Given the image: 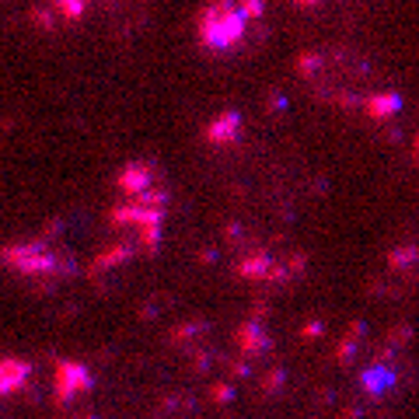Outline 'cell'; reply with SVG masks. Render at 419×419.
<instances>
[{
	"label": "cell",
	"mask_w": 419,
	"mask_h": 419,
	"mask_svg": "<svg viewBox=\"0 0 419 419\" xmlns=\"http://www.w3.org/2000/svg\"><path fill=\"white\" fill-rule=\"evenodd\" d=\"M245 14L238 11L234 0H217L199 11V42L206 49H227L245 35Z\"/></svg>",
	"instance_id": "obj_1"
},
{
	"label": "cell",
	"mask_w": 419,
	"mask_h": 419,
	"mask_svg": "<svg viewBox=\"0 0 419 419\" xmlns=\"http://www.w3.org/2000/svg\"><path fill=\"white\" fill-rule=\"evenodd\" d=\"M91 385H94V378H91V371H88L84 363H77V360L57 363V381H52V388H57V405L74 402V398L84 395Z\"/></svg>",
	"instance_id": "obj_2"
},
{
	"label": "cell",
	"mask_w": 419,
	"mask_h": 419,
	"mask_svg": "<svg viewBox=\"0 0 419 419\" xmlns=\"http://www.w3.org/2000/svg\"><path fill=\"white\" fill-rule=\"evenodd\" d=\"M32 374V363L28 360H11L4 356L0 360V395H11V391H21L25 381Z\"/></svg>",
	"instance_id": "obj_3"
},
{
	"label": "cell",
	"mask_w": 419,
	"mask_h": 419,
	"mask_svg": "<svg viewBox=\"0 0 419 419\" xmlns=\"http://www.w3.org/2000/svg\"><path fill=\"white\" fill-rule=\"evenodd\" d=\"M147 185H154V168L150 165H126V172L119 175V189L126 192V199H133Z\"/></svg>",
	"instance_id": "obj_4"
},
{
	"label": "cell",
	"mask_w": 419,
	"mask_h": 419,
	"mask_svg": "<svg viewBox=\"0 0 419 419\" xmlns=\"http://www.w3.org/2000/svg\"><path fill=\"white\" fill-rule=\"evenodd\" d=\"M360 385H363L367 391H371V395H385V391L395 385V374L388 371L385 363H374V367H367V371H363Z\"/></svg>",
	"instance_id": "obj_5"
},
{
	"label": "cell",
	"mask_w": 419,
	"mask_h": 419,
	"mask_svg": "<svg viewBox=\"0 0 419 419\" xmlns=\"http://www.w3.org/2000/svg\"><path fill=\"white\" fill-rule=\"evenodd\" d=\"M363 105H367V116L371 119H388V116H395L402 109V98L398 94H374V98H367Z\"/></svg>",
	"instance_id": "obj_6"
},
{
	"label": "cell",
	"mask_w": 419,
	"mask_h": 419,
	"mask_svg": "<svg viewBox=\"0 0 419 419\" xmlns=\"http://www.w3.org/2000/svg\"><path fill=\"white\" fill-rule=\"evenodd\" d=\"M238 130H241V116H238V112H224L214 126L206 130V136H210V140H217V143H227V140L238 136Z\"/></svg>",
	"instance_id": "obj_7"
},
{
	"label": "cell",
	"mask_w": 419,
	"mask_h": 419,
	"mask_svg": "<svg viewBox=\"0 0 419 419\" xmlns=\"http://www.w3.org/2000/svg\"><path fill=\"white\" fill-rule=\"evenodd\" d=\"M238 343H241V349L248 353V356H255V353H262L269 346V336L262 332L255 322H248V325H241V332H238Z\"/></svg>",
	"instance_id": "obj_8"
},
{
	"label": "cell",
	"mask_w": 419,
	"mask_h": 419,
	"mask_svg": "<svg viewBox=\"0 0 419 419\" xmlns=\"http://www.w3.org/2000/svg\"><path fill=\"white\" fill-rule=\"evenodd\" d=\"M269 266H273V262H269L266 252H252L248 258L238 262V273L248 276V280H266V269H269Z\"/></svg>",
	"instance_id": "obj_9"
},
{
	"label": "cell",
	"mask_w": 419,
	"mask_h": 419,
	"mask_svg": "<svg viewBox=\"0 0 419 419\" xmlns=\"http://www.w3.org/2000/svg\"><path fill=\"white\" fill-rule=\"evenodd\" d=\"M412 258H416V252H412V248H405V252H395V255H391V266H395V269H402V266H412Z\"/></svg>",
	"instance_id": "obj_10"
},
{
	"label": "cell",
	"mask_w": 419,
	"mask_h": 419,
	"mask_svg": "<svg viewBox=\"0 0 419 419\" xmlns=\"http://www.w3.org/2000/svg\"><path fill=\"white\" fill-rule=\"evenodd\" d=\"M297 4H314V0H297Z\"/></svg>",
	"instance_id": "obj_11"
}]
</instances>
